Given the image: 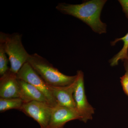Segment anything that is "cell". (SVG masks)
I'll return each mask as SVG.
<instances>
[{
    "instance_id": "obj_7",
    "label": "cell",
    "mask_w": 128,
    "mask_h": 128,
    "mask_svg": "<svg viewBox=\"0 0 128 128\" xmlns=\"http://www.w3.org/2000/svg\"><path fill=\"white\" fill-rule=\"evenodd\" d=\"M81 118L76 109L57 105L53 107L49 123L47 128H64L66 124Z\"/></svg>"
},
{
    "instance_id": "obj_8",
    "label": "cell",
    "mask_w": 128,
    "mask_h": 128,
    "mask_svg": "<svg viewBox=\"0 0 128 128\" xmlns=\"http://www.w3.org/2000/svg\"><path fill=\"white\" fill-rule=\"evenodd\" d=\"M76 84V77L74 82L68 86H54L48 85L52 92L58 105L76 109L73 94Z\"/></svg>"
},
{
    "instance_id": "obj_4",
    "label": "cell",
    "mask_w": 128,
    "mask_h": 128,
    "mask_svg": "<svg viewBox=\"0 0 128 128\" xmlns=\"http://www.w3.org/2000/svg\"><path fill=\"white\" fill-rule=\"evenodd\" d=\"M76 75V84L73 94L76 110L80 117V121L86 123L92 119L94 110L88 102L86 95L84 73L78 70Z\"/></svg>"
},
{
    "instance_id": "obj_1",
    "label": "cell",
    "mask_w": 128,
    "mask_h": 128,
    "mask_svg": "<svg viewBox=\"0 0 128 128\" xmlns=\"http://www.w3.org/2000/svg\"><path fill=\"white\" fill-rule=\"evenodd\" d=\"M106 0H90L80 4H72L61 2L56 8L60 12L73 16L88 25L96 33L107 32V25L101 20L100 16Z\"/></svg>"
},
{
    "instance_id": "obj_14",
    "label": "cell",
    "mask_w": 128,
    "mask_h": 128,
    "mask_svg": "<svg viewBox=\"0 0 128 128\" xmlns=\"http://www.w3.org/2000/svg\"><path fill=\"white\" fill-rule=\"evenodd\" d=\"M120 82L124 91L128 96V74L125 73L121 77Z\"/></svg>"
},
{
    "instance_id": "obj_6",
    "label": "cell",
    "mask_w": 128,
    "mask_h": 128,
    "mask_svg": "<svg viewBox=\"0 0 128 128\" xmlns=\"http://www.w3.org/2000/svg\"><path fill=\"white\" fill-rule=\"evenodd\" d=\"M52 108L44 102L33 101L24 103L20 111L38 122L40 128H47L50 121Z\"/></svg>"
},
{
    "instance_id": "obj_13",
    "label": "cell",
    "mask_w": 128,
    "mask_h": 128,
    "mask_svg": "<svg viewBox=\"0 0 128 128\" xmlns=\"http://www.w3.org/2000/svg\"><path fill=\"white\" fill-rule=\"evenodd\" d=\"M6 55L2 46H0V75L1 76L3 75L10 70L8 66V60Z\"/></svg>"
},
{
    "instance_id": "obj_2",
    "label": "cell",
    "mask_w": 128,
    "mask_h": 128,
    "mask_svg": "<svg viewBox=\"0 0 128 128\" xmlns=\"http://www.w3.org/2000/svg\"><path fill=\"white\" fill-rule=\"evenodd\" d=\"M27 62L48 86H68L74 82L76 78V74L74 76L64 74L45 58L36 53L29 55Z\"/></svg>"
},
{
    "instance_id": "obj_3",
    "label": "cell",
    "mask_w": 128,
    "mask_h": 128,
    "mask_svg": "<svg viewBox=\"0 0 128 128\" xmlns=\"http://www.w3.org/2000/svg\"><path fill=\"white\" fill-rule=\"evenodd\" d=\"M0 46H2L9 57L10 70L16 74L27 62L30 55L22 44V35L18 33L8 34L1 32Z\"/></svg>"
},
{
    "instance_id": "obj_5",
    "label": "cell",
    "mask_w": 128,
    "mask_h": 128,
    "mask_svg": "<svg viewBox=\"0 0 128 128\" xmlns=\"http://www.w3.org/2000/svg\"><path fill=\"white\" fill-rule=\"evenodd\" d=\"M17 79L22 80L32 85L41 92L52 107L57 106V103L52 92L40 76L32 68L28 62H26L16 74Z\"/></svg>"
},
{
    "instance_id": "obj_11",
    "label": "cell",
    "mask_w": 128,
    "mask_h": 128,
    "mask_svg": "<svg viewBox=\"0 0 128 128\" xmlns=\"http://www.w3.org/2000/svg\"><path fill=\"white\" fill-rule=\"evenodd\" d=\"M120 41L123 42V46L121 50L109 60L110 65L112 66L118 65L120 60L123 61L127 57L128 51V32L124 36L116 38L113 41L111 42V45L114 46L118 42Z\"/></svg>"
},
{
    "instance_id": "obj_9",
    "label": "cell",
    "mask_w": 128,
    "mask_h": 128,
    "mask_svg": "<svg viewBox=\"0 0 128 128\" xmlns=\"http://www.w3.org/2000/svg\"><path fill=\"white\" fill-rule=\"evenodd\" d=\"M0 97L3 98H20V88L16 74L10 70L0 78Z\"/></svg>"
},
{
    "instance_id": "obj_10",
    "label": "cell",
    "mask_w": 128,
    "mask_h": 128,
    "mask_svg": "<svg viewBox=\"0 0 128 128\" xmlns=\"http://www.w3.org/2000/svg\"><path fill=\"white\" fill-rule=\"evenodd\" d=\"M18 82L20 88V98L24 103L36 101L49 105L45 96L36 88L22 80L18 79Z\"/></svg>"
},
{
    "instance_id": "obj_16",
    "label": "cell",
    "mask_w": 128,
    "mask_h": 128,
    "mask_svg": "<svg viewBox=\"0 0 128 128\" xmlns=\"http://www.w3.org/2000/svg\"><path fill=\"white\" fill-rule=\"evenodd\" d=\"M124 65V70H125V74H128V51L126 58L123 60Z\"/></svg>"
},
{
    "instance_id": "obj_15",
    "label": "cell",
    "mask_w": 128,
    "mask_h": 128,
    "mask_svg": "<svg viewBox=\"0 0 128 128\" xmlns=\"http://www.w3.org/2000/svg\"><path fill=\"white\" fill-rule=\"evenodd\" d=\"M118 1L128 20V0H119Z\"/></svg>"
},
{
    "instance_id": "obj_12",
    "label": "cell",
    "mask_w": 128,
    "mask_h": 128,
    "mask_svg": "<svg viewBox=\"0 0 128 128\" xmlns=\"http://www.w3.org/2000/svg\"><path fill=\"white\" fill-rule=\"evenodd\" d=\"M24 103L23 100L20 98H0V112H3L10 110L15 109L20 110Z\"/></svg>"
}]
</instances>
